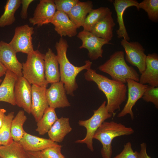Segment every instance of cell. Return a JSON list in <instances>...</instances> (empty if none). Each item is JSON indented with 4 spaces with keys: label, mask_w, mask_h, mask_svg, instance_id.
<instances>
[{
    "label": "cell",
    "mask_w": 158,
    "mask_h": 158,
    "mask_svg": "<svg viewBox=\"0 0 158 158\" xmlns=\"http://www.w3.org/2000/svg\"><path fill=\"white\" fill-rule=\"evenodd\" d=\"M84 75L85 80L94 82L105 94L107 100V108L114 117L116 111L120 109L121 104L126 99V85L98 73L91 68L87 70Z\"/></svg>",
    "instance_id": "6da1fadb"
},
{
    "label": "cell",
    "mask_w": 158,
    "mask_h": 158,
    "mask_svg": "<svg viewBox=\"0 0 158 158\" xmlns=\"http://www.w3.org/2000/svg\"><path fill=\"white\" fill-rule=\"evenodd\" d=\"M69 45L66 40L63 37L56 42L55 47L57 51V57L60 66V81L64 84L66 93L74 96L73 92L78 87L76 78L78 75L84 70L90 68L92 62L86 60L84 65L76 66L72 64L67 56Z\"/></svg>",
    "instance_id": "7a4b0ae2"
},
{
    "label": "cell",
    "mask_w": 158,
    "mask_h": 158,
    "mask_svg": "<svg viewBox=\"0 0 158 158\" xmlns=\"http://www.w3.org/2000/svg\"><path fill=\"white\" fill-rule=\"evenodd\" d=\"M98 69L109 75L112 80L124 84L128 79L139 82V75L134 68L127 64L122 51L114 52Z\"/></svg>",
    "instance_id": "3957f363"
},
{
    "label": "cell",
    "mask_w": 158,
    "mask_h": 158,
    "mask_svg": "<svg viewBox=\"0 0 158 158\" xmlns=\"http://www.w3.org/2000/svg\"><path fill=\"white\" fill-rule=\"evenodd\" d=\"M131 127L114 121H104L95 133L93 139L99 141L102 147L101 153L103 158H111L113 153L112 142L115 138L134 133Z\"/></svg>",
    "instance_id": "277c9868"
},
{
    "label": "cell",
    "mask_w": 158,
    "mask_h": 158,
    "mask_svg": "<svg viewBox=\"0 0 158 158\" xmlns=\"http://www.w3.org/2000/svg\"><path fill=\"white\" fill-rule=\"evenodd\" d=\"M44 54L38 50L27 54L22 64L23 76L31 84L47 87L48 83L45 76Z\"/></svg>",
    "instance_id": "5b68a950"
},
{
    "label": "cell",
    "mask_w": 158,
    "mask_h": 158,
    "mask_svg": "<svg viewBox=\"0 0 158 158\" xmlns=\"http://www.w3.org/2000/svg\"><path fill=\"white\" fill-rule=\"evenodd\" d=\"M106 104V102L104 101L97 109L93 111L94 114L90 118L85 120H79L78 122L80 126L86 128V133L83 139L76 140L75 142L85 144L92 152L94 150L93 140L95 133L103 122L113 116L108 112Z\"/></svg>",
    "instance_id": "8992f818"
},
{
    "label": "cell",
    "mask_w": 158,
    "mask_h": 158,
    "mask_svg": "<svg viewBox=\"0 0 158 158\" xmlns=\"http://www.w3.org/2000/svg\"><path fill=\"white\" fill-rule=\"evenodd\" d=\"M34 32L33 28L28 24L17 27L8 44L16 53L21 52L28 54L34 50L32 37Z\"/></svg>",
    "instance_id": "52a82bcc"
},
{
    "label": "cell",
    "mask_w": 158,
    "mask_h": 158,
    "mask_svg": "<svg viewBox=\"0 0 158 158\" xmlns=\"http://www.w3.org/2000/svg\"><path fill=\"white\" fill-rule=\"evenodd\" d=\"M77 37L82 41V44L79 49L85 48L88 51L89 57L92 61L102 57L104 45L112 44L108 41L94 35L91 32L83 30L80 32Z\"/></svg>",
    "instance_id": "ba28073f"
},
{
    "label": "cell",
    "mask_w": 158,
    "mask_h": 158,
    "mask_svg": "<svg viewBox=\"0 0 158 158\" xmlns=\"http://www.w3.org/2000/svg\"><path fill=\"white\" fill-rule=\"evenodd\" d=\"M121 44L125 50L126 61L132 65L136 67L140 74L144 71L147 55L142 45L137 42H129L124 38Z\"/></svg>",
    "instance_id": "9c48e42d"
},
{
    "label": "cell",
    "mask_w": 158,
    "mask_h": 158,
    "mask_svg": "<svg viewBox=\"0 0 158 158\" xmlns=\"http://www.w3.org/2000/svg\"><path fill=\"white\" fill-rule=\"evenodd\" d=\"M126 81L128 87L127 100L123 109L118 114L117 117L121 118L129 114L131 119L133 120L134 116L132 108L137 101L142 97L148 86L130 79H127Z\"/></svg>",
    "instance_id": "30bf717a"
},
{
    "label": "cell",
    "mask_w": 158,
    "mask_h": 158,
    "mask_svg": "<svg viewBox=\"0 0 158 158\" xmlns=\"http://www.w3.org/2000/svg\"><path fill=\"white\" fill-rule=\"evenodd\" d=\"M14 95L16 104L29 114L32 106V85L23 76L18 77L16 82Z\"/></svg>",
    "instance_id": "8fae6325"
},
{
    "label": "cell",
    "mask_w": 158,
    "mask_h": 158,
    "mask_svg": "<svg viewBox=\"0 0 158 158\" xmlns=\"http://www.w3.org/2000/svg\"><path fill=\"white\" fill-rule=\"evenodd\" d=\"M56 11L54 0H41L29 21L33 25L38 26L51 23Z\"/></svg>",
    "instance_id": "7c38bea8"
},
{
    "label": "cell",
    "mask_w": 158,
    "mask_h": 158,
    "mask_svg": "<svg viewBox=\"0 0 158 158\" xmlns=\"http://www.w3.org/2000/svg\"><path fill=\"white\" fill-rule=\"evenodd\" d=\"M63 83L60 81L51 84L47 89L46 96L49 107L55 109L71 106L66 95Z\"/></svg>",
    "instance_id": "4fadbf2b"
},
{
    "label": "cell",
    "mask_w": 158,
    "mask_h": 158,
    "mask_svg": "<svg viewBox=\"0 0 158 158\" xmlns=\"http://www.w3.org/2000/svg\"><path fill=\"white\" fill-rule=\"evenodd\" d=\"M16 53L8 43L0 41V62L18 77L23 76L22 64L18 60Z\"/></svg>",
    "instance_id": "5bb4252c"
},
{
    "label": "cell",
    "mask_w": 158,
    "mask_h": 158,
    "mask_svg": "<svg viewBox=\"0 0 158 158\" xmlns=\"http://www.w3.org/2000/svg\"><path fill=\"white\" fill-rule=\"evenodd\" d=\"M47 87L32 85V106L31 114L37 122L49 107L46 96Z\"/></svg>",
    "instance_id": "9a60e30c"
},
{
    "label": "cell",
    "mask_w": 158,
    "mask_h": 158,
    "mask_svg": "<svg viewBox=\"0 0 158 158\" xmlns=\"http://www.w3.org/2000/svg\"><path fill=\"white\" fill-rule=\"evenodd\" d=\"M139 83L142 84H148L150 85L158 86V56L156 53L147 56L145 67L141 74Z\"/></svg>",
    "instance_id": "2e32d148"
},
{
    "label": "cell",
    "mask_w": 158,
    "mask_h": 158,
    "mask_svg": "<svg viewBox=\"0 0 158 158\" xmlns=\"http://www.w3.org/2000/svg\"><path fill=\"white\" fill-rule=\"evenodd\" d=\"M54 29L61 37H72L77 34L78 28L68 16L63 12L57 11L51 23Z\"/></svg>",
    "instance_id": "e0dca14e"
},
{
    "label": "cell",
    "mask_w": 158,
    "mask_h": 158,
    "mask_svg": "<svg viewBox=\"0 0 158 158\" xmlns=\"http://www.w3.org/2000/svg\"><path fill=\"white\" fill-rule=\"evenodd\" d=\"M19 142L26 152L41 151L48 147L59 145L50 139L40 137L25 132Z\"/></svg>",
    "instance_id": "ac0fdd59"
},
{
    "label": "cell",
    "mask_w": 158,
    "mask_h": 158,
    "mask_svg": "<svg viewBox=\"0 0 158 158\" xmlns=\"http://www.w3.org/2000/svg\"><path fill=\"white\" fill-rule=\"evenodd\" d=\"M139 3L135 0H115L113 5L117 15V22L119 28L116 31L117 37L123 38L129 41L130 38L127 32L123 19V15L125 10L128 8L134 6L138 10Z\"/></svg>",
    "instance_id": "d6986e66"
},
{
    "label": "cell",
    "mask_w": 158,
    "mask_h": 158,
    "mask_svg": "<svg viewBox=\"0 0 158 158\" xmlns=\"http://www.w3.org/2000/svg\"><path fill=\"white\" fill-rule=\"evenodd\" d=\"M18 76L7 70L3 81L0 85V101L16 105L14 95L15 85Z\"/></svg>",
    "instance_id": "ffe728a7"
},
{
    "label": "cell",
    "mask_w": 158,
    "mask_h": 158,
    "mask_svg": "<svg viewBox=\"0 0 158 158\" xmlns=\"http://www.w3.org/2000/svg\"><path fill=\"white\" fill-rule=\"evenodd\" d=\"M45 76L47 83H52L60 81L59 62L56 55L50 48L44 54Z\"/></svg>",
    "instance_id": "44dd1931"
},
{
    "label": "cell",
    "mask_w": 158,
    "mask_h": 158,
    "mask_svg": "<svg viewBox=\"0 0 158 158\" xmlns=\"http://www.w3.org/2000/svg\"><path fill=\"white\" fill-rule=\"evenodd\" d=\"M110 12L94 27L91 32L96 36L109 42L113 37V28L116 24Z\"/></svg>",
    "instance_id": "7402d4cb"
},
{
    "label": "cell",
    "mask_w": 158,
    "mask_h": 158,
    "mask_svg": "<svg viewBox=\"0 0 158 158\" xmlns=\"http://www.w3.org/2000/svg\"><path fill=\"white\" fill-rule=\"evenodd\" d=\"M92 1H79L72 8L68 15L78 28L83 27L87 15L93 9Z\"/></svg>",
    "instance_id": "603a6c76"
},
{
    "label": "cell",
    "mask_w": 158,
    "mask_h": 158,
    "mask_svg": "<svg viewBox=\"0 0 158 158\" xmlns=\"http://www.w3.org/2000/svg\"><path fill=\"white\" fill-rule=\"evenodd\" d=\"M69 120L68 118L63 117L58 118L47 133L49 139L56 143L62 142L72 130Z\"/></svg>",
    "instance_id": "cb8c5ba5"
},
{
    "label": "cell",
    "mask_w": 158,
    "mask_h": 158,
    "mask_svg": "<svg viewBox=\"0 0 158 158\" xmlns=\"http://www.w3.org/2000/svg\"><path fill=\"white\" fill-rule=\"evenodd\" d=\"M58 118L55 109L49 107L44 111L41 118L37 122L36 131L41 135L48 133Z\"/></svg>",
    "instance_id": "d4e9b609"
},
{
    "label": "cell",
    "mask_w": 158,
    "mask_h": 158,
    "mask_svg": "<svg viewBox=\"0 0 158 158\" xmlns=\"http://www.w3.org/2000/svg\"><path fill=\"white\" fill-rule=\"evenodd\" d=\"M21 4V0H8L0 17V28L12 24L16 20L15 14Z\"/></svg>",
    "instance_id": "484cf974"
},
{
    "label": "cell",
    "mask_w": 158,
    "mask_h": 158,
    "mask_svg": "<svg viewBox=\"0 0 158 158\" xmlns=\"http://www.w3.org/2000/svg\"><path fill=\"white\" fill-rule=\"evenodd\" d=\"M0 158H28L27 153L19 142L13 141L6 145L0 146Z\"/></svg>",
    "instance_id": "4316f807"
},
{
    "label": "cell",
    "mask_w": 158,
    "mask_h": 158,
    "mask_svg": "<svg viewBox=\"0 0 158 158\" xmlns=\"http://www.w3.org/2000/svg\"><path fill=\"white\" fill-rule=\"evenodd\" d=\"M111 11L109 8L107 7H101L96 9H93L85 18L83 26V30L91 32L96 24Z\"/></svg>",
    "instance_id": "83f0119b"
},
{
    "label": "cell",
    "mask_w": 158,
    "mask_h": 158,
    "mask_svg": "<svg viewBox=\"0 0 158 158\" xmlns=\"http://www.w3.org/2000/svg\"><path fill=\"white\" fill-rule=\"evenodd\" d=\"M27 119L24 111H18L13 119L11 125V133L14 141L19 142L23 137L25 131L23 125Z\"/></svg>",
    "instance_id": "f1b7e54d"
},
{
    "label": "cell",
    "mask_w": 158,
    "mask_h": 158,
    "mask_svg": "<svg viewBox=\"0 0 158 158\" xmlns=\"http://www.w3.org/2000/svg\"><path fill=\"white\" fill-rule=\"evenodd\" d=\"M14 113L11 112L5 116L3 124L0 128V142L2 145H6L13 140L11 133V125Z\"/></svg>",
    "instance_id": "f546056e"
},
{
    "label": "cell",
    "mask_w": 158,
    "mask_h": 158,
    "mask_svg": "<svg viewBox=\"0 0 158 158\" xmlns=\"http://www.w3.org/2000/svg\"><path fill=\"white\" fill-rule=\"evenodd\" d=\"M138 9H142L147 13L151 20L157 22L158 20V0H144L138 4Z\"/></svg>",
    "instance_id": "4dcf8cb0"
},
{
    "label": "cell",
    "mask_w": 158,
    "mask_h": 158,
    "mask_svg": "<svg viewBox=\"0 0 158 158\" xmlns=\"http://www.w3.org/2000/svg\"><path fill=\"white\" fill-rule=\"evenodd\" d=\"M145 102L152 103L158 108V87L149 85L144 93L142 97Z\"/></svg>",
    "instance_id": "1f68e13d"
},
{
    "label": "cell",
    "mask_w": 158,
    "mask_h": 158,
    "mask_svg": "<svg viewBox=\"0 0 158 158\" xmlns=\"http://www.w3.org/2000/svg\"><path fill=\"white\" fill-rule=\"evenodd\" d=\"M62 146L59 145L46 148L40 151L43 158H65L61 152Z\"/></svg>",
    "instance_id": "d6a6232c"
},
{
    "label": "cell",
    "mask_w": 158,
    "mask_h": 158,
    "mask_svg": "<svg viewBox=\"0 0 158 158\" xmlns=\"http://www.w3.org/2000/svg\"><path fill=\"white\" fill-rule=\"evenodd\" d=\"M78 0H54L56 10L68 15L73 6Z\"/></svg>",
    "instance_id": "836d02e7"
},
{
    "label": "cell",
    "mask_w": 158,
    "mask_h": 158,
    "mask_svg": "<svg viewBox=\"0 0 158 158\" xmlns=\"http://www.w3.org/2000/svg\"><path fill=\"white\" fill-rule=\"evenodd\" d=\"M137 152L133 151L131 143L128 142L124 145L121 152L114 158H138Z\"/></svg>",
    "instance_id": "e575fe53"
},
{
    "label": "cell",
    "mask_w": 158,
    "mask_h": 158,
    "mask_svg": "<svg viewBox=\"0 0 158 158\" xmlns=\"http://www.w3.org/2000/svg\"><path fill=\"white\" fill-rule=\"evenodd\" d=\"M22 7L20 13V16L23 19H26L28 17V9L30 4L34 1V0H21Z\"/></svg>",
    "instance_id": "d590c367"
},
{
    "label": "cell",
    "mask_w": 158,
    "mask_h": 158,
    "mask_svg": "<svg viewBox=\"0 0 158 158\" xmlns=\"http://www.w3.org/2000/svg\"><path fill=\"white\" fill-rule=\"evenodd\" d=\"M138 158H151L148 155L147 152V144L143 142L140 144V150L137 152Z\"/></svg>",
    "instance_id": "8d00e7d4"
},
{
    "label": "cell",
    "mask_w": 158,
    "mask_h": 158,
    "mask_svg": "<svg viewBox=\"0 0 158 158\" xmlns=\"http://www.w3.org/2000/svg\"><path fill=\"white\" fill-rule=\"evenodd\" d=\"M26 152L28 158H43L41 154L40 151Z\"/></svg>",
    "instance_id": "74e56055"
},
{
    "label": "cell",
    "mask_w": 158,
    "mask_h": 158,
    "mask_svg": "<svg viewBox=\"0 0 158 158\" xmlns=\"http://www.w3.org/2000/svg\"><path fill=\"white\" fill-rule=\"evenodd\" d=\"M6 112L5 109L0 108V128L3 124Z\"/></svg>",
    "instance_id": "f35d334b"
},
{
    "label": "cell",
    "mask_w": 158,
    "mask_h": 158,
    "mask_svg": "<svg viewBox=\"0 0 158 158\" xmlns=\"http://www.w3.org/2000/svg\"><path fill=\"white\" fill-rule=\"evenodd\" d=\"M7 70L6 67L0 62V77L5 75Z\"/></svg>",
    "instance_id": "ab89813d"
},
{
    "label": "cell",
    "mask_w": 158,
    "mask_h": 158,
    "mask_svg": "<svg viewBox=\"0 0 158 158\" xmlns=\"http://www.w3.org/2000/svg\"><path fill=\"white\" fill-rule=\"evenodd\" d=\"M2 80L1 79H0V85L1 83L2 82Z\"/></svg>",
    "instance_id": "60d3db41"
},
{
    "label": "cell",
    "mask_w": 158,
    "mask_h": 158,
    "mask_svg": "<svg viewBox=\"0 0 158 158\" xmlns=\"http://www.w3.org/2000/svg\"><path fill=\"white\" fill-rule=\"evenodd\" d=\"M1 143L0 142V146H1Z\"/></svg>",
    "instance_id": "b9f144b4"
}]
</instances>
